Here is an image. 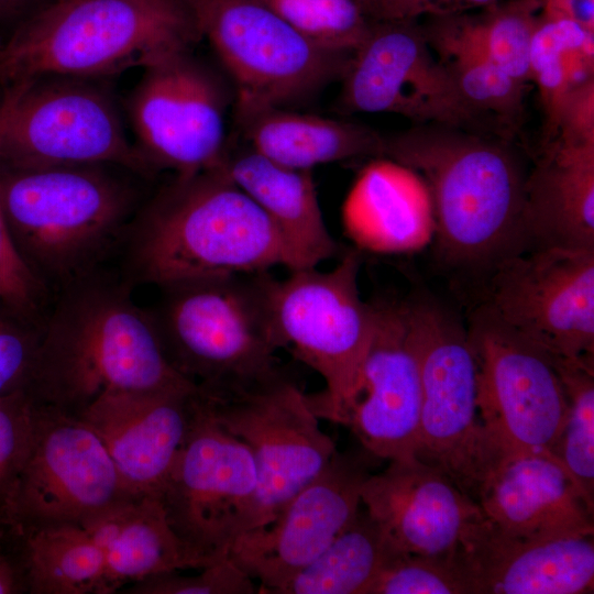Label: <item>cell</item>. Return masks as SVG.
I'll return each mask as SVG.
<instances>
[{
  "label": "cell",
  "instance_id": "obj_1",
  "mask_svg": "<svg viewBox=\"0 0 594 594\" xmlns=\"http://www.w3.org/2000/svg\"><path fill=\"white\" fill-rule=\"evenodd\" d=\"M383 157L426 184L441 264L486 282L505 258L526 252L524 207L529 156L514 136L444 124L384 135Z\"/></svg>",
  "mask_w": 594,
  "mask_h": 594
},
{
  "label": "cell",
  "instance_id": "obj_2",
  "mask_svg": "<svg viewBox=\"0 0 594 594\" xmlns=\"http://www.w3.org/2000/svg\"><path fill=\"white\" fill-rule=\"evenodd\" d=\"M132 287L102 267L52 296L28 389L36 405L78 417L106 392L196 386L168 363Z\"/></svg>",
  "mask_w": 594,
  "mask_h": 594
},
{
  "label": "cell",
  "instance_id": "obj_3",
  "mask_svg": "<svg viewBox=\"0 0 594 594\" xmlns=\"http://www.w3.org/2000/svg\"><path fill=\"white\" fill-rule=\"evenodd\" d=\"M119 253L128 283L157 288L284 266L272 222L222 166L175 176L140 207Z\"/></svg>",
  "mask_w": 594,
  "mask_h": 594
},
{
  "label": "cell",
  "instance_id": "obj_4",
  "mask_svg": "<svg viewBox=\"0 0 594 594\" xmlns=\"http://www.w3.org/2000/svg\"><path fill=\"white\" fill-rule=\"evenodd\" d=\"M114 168L0 163V204L8 228L52 296L120 252L140 206L134 188Z\"/></svg>",
  "mask_w": 594,
  "mask_h": 594
},
{
  "label": "cell",
  "instance_id": "obj_5",
  "mask_svg": "<svg viewBox=\"0 0 594 594\" xmlns=\"http://www.w3.org/2000/svg\"><path fill=\"white\" fill-rule=\"evenodd\" d=\"M199 38L187 0H53L3 43L0 81L145 69Z\"/></svg>",
  "mask_w": 594,
  "mask_h": 594
},
{
  "label": "cell",
  "instance_id": "obj_6",
  "mask_svg": "<svg viewBox=\"0 0 594 594\" xmlns=\"http://www.w3.org/2000/svg\"><path fill=\"white\" fill-rule=\"evenodd\" d=\"M270 271L160 288L146 308L172 367L205 392L246 387L282 373Z\"/></svg>",
  "mask_w": 594,
  "mask_h": 594
},
{
  "label": "cell",
  "instance_id": "obj_7",
  "mask_svg": "<svg viewBox=\"0 0 594 594\" xmlns=\"http://www.w3.org/2000/svg\"><path fill=\"white\" fill-rule=\"evenodd\" d=\"M360 253L350 250L330 271L297 270L270 280L279 346L322 377L324 388L306 394V399L320 419L340 425L355 394L376 319L374 301L360 295Z\"/></svg>",
  "mask_w": 594,
  "mask_h": 594
},
{
  "label": "cell",
  "instance_id": "obj_8",
  "mask_svg": "<svg viewBox=\"0 0 594 594\" xmlns=\"http://www.w3.org/2000/svg\"><path fill=\"white\" fill-rule=\"evenodd\" d=\"M405 301L421 385L416 459L442 472L476 502L497 461L480 417L466 323L430 295L414 294Z\"/></svg>",
  "mask_w": 594,
  "mask_h": 594
},
{
  "label": "cell",
  "instance_id": "obj_9",
  "mask_svg": "<svg viewBox=\"0 0 594 594\" xmlns=\"http://www.w3.org/2000/svg\"><path fill=\"white\" fill-rule=\"evenodd\" d=\"M156 495L174 532L205 566L229 557L260 525L252 453L213 419L198 388L184 442Z\"/></svg>",
  "mask_w": 594,
  "mask_h": 594
},
{
  "label": "cell",
  "instance_id": "obj_10",
  "mask_svg": "<svg viewBox=\"0 0 594 594\" xmlns=\"http://www.w3.org/2000/svg\"><path fill=\"white\" fill-rule=\"evenodd\" d=\"M466 329L476 364L480 417L497 466L515 455L551 452L568 413L553 356L483 301L470 314Z\"/></svg>",
  "mask_w": 594,
  "mask_h": 594
},
{
  "label": "cell",
  "instance_id": "obj_11",
  "mask_svg": "<svg viewBox=\"0 0 594 594\" xmlns=\"http://www.w3.org/2000/svg\"><path fill=\"white\" fill-rule=\"evenodd\" d=\"M187 1L238 103L287 108L341 79L352 55L314 44L261 0Z\"/></svg>",
  "mask_w": 594,
  "mask_h": 594
},
{
  "label": "cell",
  "instance_id": "obj_12",
  "mask_svg": "<svg viewBox=\"0 0 594 594\" xmlns=\"http://www.w3.org/2000/svg\"><path fill=\"white\" fill-rule=\"evenodd\" d=\"M42 79L14 85L0 141L1 164L110 165L145 176L154 172L128 139L105 92L84 78Z\"/></svg>",
  "mask_w": 594,
  "mask_h": 594
},
{
  "label": "cell",
  "instance_id": "obj_13",
  "mask_svg": "<svg viewBox=\"0 0 594 594\" xmlns=\"http://www.w3.org/2000/svg\"><path fill=\"white\" fill-rule=\"evenodd\" d=\"M340 80L342 113H394L414 124L514 136L465 103L417 20H373Z\"/></svg>",
  "mask_w": 594,
  "mask_h": 594
},
{
  "label": "cell",
  "instance_id": "obj_14",
  "mask_svg": "<svg viewBox=\"0 0 594 594\" xmlns=\"http://www.w3.org/2000/svg\"><path fill=\"white\" fill-rule=\"evenodd\" d=\"M198 391L213 419L252 453L260 486L258 527L273 520L338 450L306 394L284 371L242 388Z\"/></svg>",
  "mask_w": 594,
  "mask_h": 594
},
{
  "label": "cell",
  "instance_id": "obj_15",
  "mask_svg": "<svg viewBox=\"0 0 594 594\" xmlns=\"http://www.w3.org/2000/svg\"><path fill=\"white\" fill-rule=\"evenodd\" d=\"M130 497L97 433L78 417L37 405L32 446L4 514L14 537L79 525Z\"/></svg>",
  "mask_w": 594,
  "mask_h": 594
},
{
  "label": "cell",
  "instance_id": "obj_16",
  "mask_svg": "<svg viewBox=\"0 0 594 594\" xmlns=\"http://www.w3.org/2000/svg\"><path fill=\"white\" fill-rule=\"evenodd\" d=\"M485 302L551 355L594 364V250L540 249L502 261Z\"/></svg>",
  "mask_w": 594,
  "mask_h": 594
},
{
  "label": "cell",
  "instance_id": "obj_17",
  "mask_svg": "<svg viewBox=\"0 0 594 594\" xmlns=\"http://www.w3.org/2000/svg\"><path fill=\"white\" fill-rule=\"evenodd\" d=\"M229 95L222 80L182 52L144 69L130 102L139 150L152 169L177 177L222 166Z\"/></svg>",
  "mask_w": 594,
  "mask_h": 594
},
{
  "label": "cell",
  "instance_id": "obj_18",
  "mask_svg": "<svg viewBox=\"0 0 594 594\" xmlns=\"http://www.w3.org/2000/svg\"><path fill=\"white\" fill-rule=\"evenodd\" d=\"M381 461L360 444L337 450L273 520L234 542L229 557L260 583L258 593L276 594L351 522L363 484Z\"/></svg>",
  "mask_w": 594,
  "mask_h": 594
},
{
  "label": "cell",
  "instance_id": "obj_19",
  "mask_svg": "<svg viewBox=\"0 0 594 594\" xmlns=\"http://www.w3.org/2000/svg\"><path fill=\"white\" fill-rule=\"evenodd\" d=\"M374 332L344 426L384 461L416 459L421 385L405 298L374 301Z\"/></svg>",
  "mask_w": 594,
  "mask_h": 594
},
{
  "label": "cell",
  "instance_id": "obj_20",
  "mask_svg": "<svg viewBox=\"0 0 594 594\" xmlns=\"http://www.w3.org/2000/svg\"><path fill=\"white\" fill-rule=\"evenodd\" d=\"M362 506L395 548L424 556H454L485 519L480 505L439 470L420 462L389 461L372 473Z\"/></svg>",
  "mask_w": 594,
  "mask_h": 594
},
{
  "label": "cell",
  "instance_id": "obj_21",
  "mask_svg": "<svg viewBox=\"0 0 594 594\" xmlns=\"http://www.w3.org/2000/svg\"><path fill=\"white\" fill-rule=\"evenodd\" d=\"M196 389L106 392L78 416L102 441L130 497L157 494L187 433Z\"/></svg>",
  "mask_w": 594,
  "mask_h": 594
},
{
  "label": "cell",
  "instance_id": "obj_22",
  "mask_svg": "<svg viewBox=\"0 0 594 594\" xmlns=\"http://www.w3.org/2000/svg\"><path fill=\"white\" fill-rule=\"evenodd\" d=\"M459 556L470 594L593 592V535L524 539L485 518L464 540Z\"/></svg>",
  "mask_w": 594,
  "mask_h": 594
},
{
  "label": "cell",
  "instance_id": "obj_23",
  "mask_svg": "<svg viewBox=\"0 0 594 594\" xmlns=\"http://www.w3.org/2000/svg\"><path fill=\"white\" fill-rule=\"evenodd\" d=\"M476 503L491 524L514 537L594 536V513L550 452L503 461L485 480Z\"/></svg>",
  "mask_w": 594,
  "mask_h": 594
},
{
  "label": "cell",
  "instance_id": "obj_24",
  "mask_svg": "<svg viewBox=\"0 0 594 594\" xmlns=\"http://www.w3.org/2000/svg\"><path fill=\"white\" fill-rule=\"evenodd\" d=\"M222 168L267 216L289 272L317 267L340 249L324 222L310 169L279 165L249 145L229 148Z\"/></svg>",
  "mask_w": 594,
  "mask_h": 594
},
{
  "label": "cell",
  "instance_id": "obj_25",
  "mask_svg": "<svg viewBox=\"0 0 594 594\" xmlns=\"http://www.w3.org/2000/svg\"><path fill=\"white\" fill-rule=\"evenodd\" d=\"M524 233L526 252L594 250V144L541 146L527 177Z\"/></svg>",
  "mask_w": 594,
  "mask_h": 594
},
{
  "label": "cell",
  "instance_id": "obj_26",
  "mask_svg": "<svg viewBox=\"0 0 594 594\" xmlns=\"http://www.w3.org/2000/svg\"><path fill=\"white\" fill-rule=\"evenodd\" d=\"M82 527L105 556L101 594L157 574L205 566L174 532L156 494L124 498Z\"/></svg>",
  "mask_w": 594,
  "mask_h": 594
},
{
  "label": "cell",
  "instance_id": "obj_27",
  "mask_svg": "<svg viewBox=\"0 0 594 594\" xmlns=\"http://www.w3.org/2000/svg\"><path fill=\"white\" fill-rule=\"evenodd\" d=\"M237 125L251 148L295 169L360 157H383L384 135L351 121L234 102Z\"/></svg>",
  "mask_w": 594,
  "mask_h": 594
},
{
  "label": "cell",
  "instance_id": "obj_28",
  "mask_svg": "<svg viewBox=\"0 0 594 594\" xmlns=\"http://www.w3.org/2000/svg\"><path fill=\"white\" fill-rule=\"evenodd\" d=\"M430 216V196L420 176L386 157L362 169L342 208L349 234L376 251L408 246L410 234L419 233Z\"/></svg>",
  "mask_w": 594,
  "mask_h": 594
},
{
  "label": "cell",
  "instance_id": "obj_29",
  "mask_svg": "<svg viewBox=\"0 0 594 594\" xmlns=\"http://www.w3.org/2000/svg\"><path fill=\"white\" fill-rule=\"evenodd\" d=\"M421 28L465 103L515 133L522 119L527 85L510 77L468 42L447 16L427 18Z\"/></svg>",
  "mask_w": 594,
  "mask_h": 594
},
{
  "label": "cell",
  "instance_id": "obj_30",
  "mask_svg": "<svg viewBox=\"0 0 594 594\" xmlns=\"http://www.w3.org/2000/svg\"><path fill=\"white\" fill-rule=\"evenodd\" d=\"M399 552L361 506L351 522L276 594H367Z\"/></svg>",
  "mask_w": 594,
  "mask_h": 594
},
{
  "label": "cell",
  "instance_id": "obj_31",
  "mask_svg": "<svg viewBox=\"0 0 594 594\" xmlns=\"http://www.w3.org/2000/svg\"><path fill=\"white\" fill-rule=\"evenodd\" d=\"M594 79V30L540 13L529 54V81L535 82L542 110L541 146L558 133L570 92Z\"/></svg>",
  "mask_w": 594,
  "mask_h": 594
},
{
  "label": "cell",
  "instance_id": "obj_32",
  "mask_svg": "<svg viewBox=\"0 0 594 594\" xmlns=\"http://www.w3.org/2000/svg\"><path fill=\"white\" fill-rule=\"evenodd\" d=\"M31 594H101L105 556L79 525L33 530L16 537Z\"/></svg>",
  "mask_w": 594,
  "mask_h": 594
},
{
  "label": "cell",
  "instance_id": "obj_33",
  "mask_svg": "<svg viewBox=\"0 0 594 594\" xmlns=\"http://www.w3.org/2000/svg\"><path fill=\"white\" fill-rule=\"evenodd\" d=\"M540 0H502L479 13L447 15L455 30L514 79L529 81V54Z\"/></svg>",
  "mask_w": 594,
  "mask_h": 594
},
{
  "label": "cell",
  "instance_id": "obj_34",
  "mask_svg": "<svg viewBox=\"0 0 594 594\" xmlns=\"http://www.w3.org/2000/svg\"><path fill=\"white\" fill-rule=\"evenodd\" d=\"M553 359L566 394L568 413L550 453L594 513V364Z\"/></svg>",
  "mask_w": 594,
  "mask_h": 594
},
{
  "label": "cell",
  "instance_id": "obj_35",
  "mask_svg": "<svg viewBox=\"0 0 594 594\" xmlns=\"http://www.w3.org/2000/svg\"><path fill=\"white\" fill-rule=\"evenodd\" d=\"M314 44L353 53L366 36L372 19L355 0H261Z\"/></svg>",
  "mask_w": 594,
  "mask_h": 594
},
{
  "label": "cell",
  "instance_id": "obj_36",
  "mask_svg": "<svg viewBox=\"0 0 594 594\" xmlns=\"http://www.w3.org/2000/svg\"><path fill=\"white\" fill-rule=\"evenodd\" d=\"M367 594H470L464 569L454 556L397 552Z\"/></svg>",
  "mask_w": 594,
  "mask_h": 594
},
{
  "label": "cell",
  "instance_id": "obj_37",
  "mask_svg": "<svg viewBox=\"0 0 594 594\" xmlns=\"http://www.w3.org/2000/svg\"><path fill=\"white\" fill-rule=\"evenodd\" d=\"M15 95L8 87L0 102V141L4 123ZM0 299L42 322L52 299L51 293L36 278L21 256L12 239L0 204Z\"/></svg>",
  "mask_w": 594,
  "mask_h": 594
},
{
  "label": "cell",
  "instance_id": "obj_38",
  "mask_svg": "<svg viewBox=\"0 0 594 594\" xmlns=\"http://www.w3.org/2000/svg\"><path fill=\"white\" fill-rule=\"evenodd\" d=\"M36 415L37 405L26 392L0 397V526L2 528H4L8 503L32 446Z\"/></svg>",
  "mask_w": 594,
  "mask_h": 594
},
{
  "label": "cell",
  "instance_id": "obj_39",
  "mask_svg": "<svg viewBox=\"0 0 594 594\" xmlns=\"http://www.w3.org/2000/svg\"><path fill=\"white\" fill-rule=\"evenodd\" d=\"M41 323L0 299V397L28 393Z\"/></svg>",
  "mask_w": 594,
  "mask_h": 594
},
{
  "label": "cell",
  "instance_id": "obj_40",
  "mask_svg": "<svg viewBox=\"0 0 594 594\" xmlns=\"http://www.w3.org/2000/svg\"><path fill=\"white\" fill-rule=\"evenodd\" d=\"M195 574L182 571L157 574L125 587L129 594H254L256 582L230 557L208 564Z\"/></svg>",
  "mask_w": 594,
  "mask_h": 594
},
{
  "label": "cell",
  "instance_id": "obj_41",
  "mask_svg": "<svg viewBox=\"0 0 594 594\" xmlns=\"http://www.w3.org/2000/svg\"><path fill=\"white\" fill-rule=\"evenodd\" d=\"M502 0H374L369 9L372 20H418L482 10Z\"/></svg>",
  "mask_w": 594,
  "mask_h": 594
},
{
  "label": "cell",
  "instance_id": "obj_42",
  "mask_svg": "<svg viewBox=\"0 0 594 594\" xmlns=\"http://www.w3.org/2000/svg\"><path fill=\"white\" fill-rule=\"evenodd\" d=\"M553 141L564 145L594 144V79L568 96Z\"/></svg>",
  "mask_w": 594,
  "mask_h": 594
},
{
  "label": "cell",
  "instance_id": "obj_43",
  "mask_svg": "<svg viewBox=\"0 0 594 594\" xmlns=\"http://www.w3.org/2000/svg\"><path fill=\"white\" fill-rule=\"evenodd\" d=\"M540 3L544 16L571 20L594 30V0H540Z\"/></svg>",
  "mask_w": 594,
  "mask_h": 594
},
{
  "label": "cell",
  "instance_id": "obj_44",
  "mask_svg": "<svg viewBox=\"0 0 594 594\" xmlns=\"http://www.w3.org/2000/svg\"><path fill=\"white\" fill-rule=\"evenodd\" d=\"M24 592H28V586L20 551L13 558L0 550V594Z\"/></svg>",
  "mask_w": 594,
  "mask_h": 594
},
{
  "label": "cell",
  "instance_id": "obj_45",
  "mask_svg": "<svg viewBox=\"0 0 594 594\" xmlns=\"http://www.w3.org/2000/svg\"><path fill=\"white\" fill-rule=\"evenodd\" d=\"M38 2V0H0V19L18 15L28 9H31L32 4ZM41 6H45L38 2Z\"/></svg>",
  "mask_w": 594,
  "mask_h": 594
},
{
  "label": "cell",
  "instance_id": "obj_46",
  "mask_svg": "<svg viewBox=\"0 0 594 594\" xmlns=\"http://www.w3.org/2000/svg\"><path fill=\"white\" fill-rule=\"evenodd\" d=\"M355 1L363 8L365 13L369 15V9H370V7H371V4L373 3L374 0H355Z\"/></svg>",
  "mask_w": 594,
  "mask_h": 594
},
{
  "label": "cell",
  "instance_id": "obj_47",
  "mask_svg": "<svg viewBox=\"0 0 594 594\" xmlns=\"http://www.w3.org/2000/svg\"><path fill=\"white\" fill-rule=\"evenodd\" d=\"M9 532L0 526V540H2Z\"/></svg>",
  "mask_w": 594,
  "mask_h": 594
},
{
  "label": "cell",
  "instance_id": "obj_48",
  "mask_svg": "<svg viewBox=\"0 0 594 594\" xmlns=\"http://www.w3.org/2000/svg\"><path fill=\"white\" fill-rule=\"evenodd\" d=\"M2 45H3V43H2V41L0 40V50H1Z\"/></svg>",
  "mask_w": 594,
  "mask_h": 594
}]
</instances>
